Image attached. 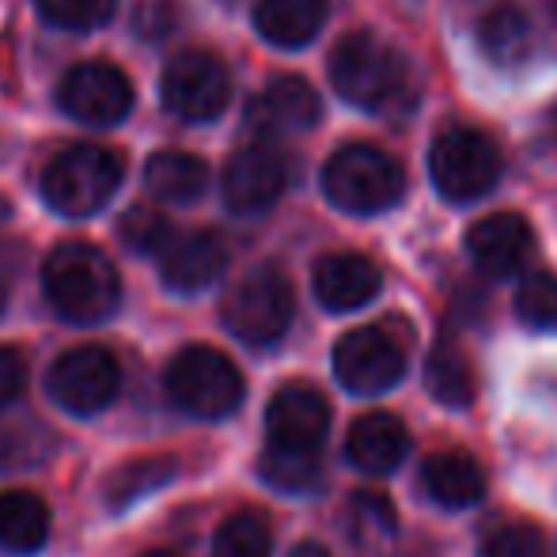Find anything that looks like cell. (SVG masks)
<instances>
[{
	"label": "cell",
	"mask_w": 557,
	"mask_h": 557,
	"mask_svg": "<svg viewBox=\"0 0 557 557\" xmlns=\"http://www.w3.org/2000/svg\"><path fill=\"white\" fill-rule=\"evenodd\" d=\"M531 250V224L520 213H490L467 232V255L490 277H508Z\"/></svg>",
	"instance_id": "16"
},
{
	"label": "cell",
	"mask_w": 557,
	"mask_h": 557,
	"mask_svg": "<svg viewBox=\"0 0 557 557\" xmlns=\"http://www.w3.org/2000/svg\"><path fill=\"white\" fill-rule=\"evenodd\" d=\"M288 557H331V550H326V546H319V543H300Z\"/></svg>",
	"instance_id": "35"
},
{
	"label": "cell",
	"mask_w": 557,
	"mask_h": 557,
	"mask_svg": "<svg viewBox=\"0 0 557 557\" xmlns=\"http://www.w3.org/2000/svg\"><path fill=\"white\" fill-rule=\"evenodd\" d=\"M4 300H8V281L0 277V308H4Z\"/></svg>",
	"instance_id": "36"
},
{
	"label": "cell",
	"mask_w": 557,
	"mask_h": 557,
	"mask_svg": "<svg viewBox=\"0 0 557 557\" xmlns=\"http://www.w3.org/2000/svg\"><path fill=\"white\" fill-rule=\"evenodd\" d=\"M255 23L273 46H304L326 23V0H258Z\"/></svg>",
	"instance_id": "21"
},
{
	"label": "cell",
	"mask_w": 557,
	"mask_h": 557,
	"mask_svg": "<svg viewBox=\"0 0 557 557\" xmlns=\"http://www.w3.org/2000/svg\"><path fill=\"white\" fill-rule=\"evenodd\" d=\"M323 190L342 213H383L406 194V171L375 145H345L326 160Z\"/></svg>",
	"instance_id": "2"
},
{
	"label": "cell",
	"mask_w": 557,
	"mask_h": 557,
	"mask_svg": "<svg viewBox=\"0 0 557 557\" xmlns=\"http://www.w3.org/2000/svg\"><path fill=\"white\" fill-rule=\"evenodd\" d=\"M227 265V247L216 232H186L171 235L160 250V273L163 285L175 293H198L213 285Z\"/></svg>",
	"instance_id": "15"
},
{
	"label": "cell",
	"mask_w": 557,
	"mask_h": 557,
	"mask_svg": "<svg viewBox=\"0 0 557 557\" xmlns=\"http://www.w3.org/2000/svg\"><path fill=\"white\" fill-rule=\"evenodd\" d=\"M148 190L160 201H175V206H186V201L201 198L209 186V168L190 152H156L148 160Z\"/></svg>",
	"instance_id": "23"
},
{
	"label": "cell",
	"mask_w": 557,
	"mask_h": 557,
	"mask_svg": "<svg viewBox=\"0 0 557 557\" xmlns=\"http://www.w3.org/2000/svg\"><path fill=\"white\" fill-rule=\"evenodd\" d=\"M35 4L58 27L88 30V27H103L111 20L117 0H35Z\"/></svg>",
	"instance_id": "30"
},
{
	"label": "cell",
	"mask_w": 557,
	"mask_h": 557,
	"mask_svg": "<svg viewBox=\"0 0 557 557\" xmlns=\"http://www.w3.org/2000/svg\"><path fill=\"white\" fill-rule=\"evenodd\" d=\"M50 535V508L30 490H4L0 493V546L12 554L42 550Z\"/></svg>",
	"instance_id": "20"
},
{
	"label": "cell",
	"mask_w": 557,
	"mask_h": 557,
	"mask_svg": "<svg viewBox=\"0 0 557 557\" xmlns=\"http://www.w3.org/2000/svg\"><path fill=\"white\" fill-rule=\"evenodd\" d=\"M429 497L444 508H470L485 497V470L470 451H436L421 467Z\"/></svg>",
	"instance_id": "19"
},
{
	"label": "cell",
	"mask_w": 557,
	"mask_h": 557,
	"mask_svg": "<svg viewBox=\"0 0 557 557\" xmlns=\"http://www.w3.org/2000/svg\"><path fill=\"white\" fill-rule=\"evenodd\" d=\"M331 81L345 103L383 111L406 91V65L387 42H380L368 30H357L334 46Z\"/></svg>",
	"instance_id": "3"
},
{
	"label": "cell",
	"mask_w": 557,
	"mask_h": 557,
	"mask_svg": "<svg viewBox=\"0 0 557 557\" xmlns=\"http://www.w3.org/2000/svg\"><path fill=\"white\" fill-rule=\"evenodd\" d=\"M288 160L277 145H247L224 168V201L235 213H262L285 194Z\"/></svg>",
	"instance_id": "12"
},
{
	"label": "cell",
	"mask_w": 557,
	"mask_h": 557,
	"mask_svg": "<svg viewBox=\"0 0 557 557\" xmlns=\"http://www.w3.org/2000/svg\"><path fill=\"white\" fill-rule=\"evenodd\" d=\"M410 451V436H406V425L395 418V413H364V418L352 421L349 441H345V455L357 470L364 474H391L398 462Z\"/></svg>",
	"instance_id": "18"
},
{
	"label": "cell",
	"mask_w": 557,
	"mask_h": 557,
	"mask_svg": "<svg viewBox=\"0 0 557 557\" xmlns=\"http://www.w3.org/2000/svg\"><path fill=\"white\" fill-rule=\"evenodd\" d=\"M273 531L262 512H235L213 539V557H270Z\"/></svg>",
	"instance_id": "25"
},
{
	"label": "cell",
	"mask_w": 557,
	"mask_h": 557,
	"mask_svg": "<svg viewBox=\"0 0 557 557\" xmlns=\"http://www.w3.org/2000/svg\"><path fill=\"white\" fill-rule=\"evenodd\" d=\"M262 478L281 493H304L319 482V455H296V451H277L265 447L262 462H258Z\"/></svg>",
	"instance_id": "28"
},
{
	"label": "cell",
	"mask_w": 557,
	"mask_h": 557,
	"mask_svg": "<svg viewBox=\"0 0 557 557\" xmlns=\"http://www.w3.org/2000/svg\"><path fill=\"white\" fill-rule=\"evenodd\" d=\"M46 300L73 323H99L122 300L114 262L91 243H61L42 265Z\"/></svg>",
	"instance_id": "1"
},
{
	"label": "cell",
	"mask_w": 557,
	"mask_h": 557,
	"mask_svg": "<svg viewBox=\"0 0 557 557\" xmlns=\"http://www.w3.org/2000/svg\"><path fill=\"white\" fill-rule=\"evenodd\" d=\"M133 23H137L140 38H163L175 27V8H171L168 0H145V4L133 12Z\"/></svg>",
	"instance_id": "32"
},
{
	"label": "cell",
	"mask_w": 557,
	"mask_h": 557,
	"mask_svg": "<svg viewBox=\"0 0 557 557\" xmlns=\"http://www.w3.org/2000/svg\"><path fill=\"white\" fill-rule=\"evenodd\" d=\"M429 171H433L436 190L447 201H474L490 194L500 178V152L482 129L470 125H451L433 140L429 152Z\"/></svg>",
	"instance_id": "7"
},
{
	"label": "cell",
	"mask_w": 557,
	"mask_h": 557,
	"mask_svg": "<svg viewBox=\"0 0 557 557\" xmlns=\"http://www.w3.org/2000/svg\"><path fill=\"white\" fill-rule=\"evenodd\" d=\"M380 285H383L380 265L364 255H352V250L326 255V258H319V265H315V296L326 311L364 308V304L375 300Z\"/></svg>",
	"instance_id": "17"
},
{
	"label": "cell",
	"mask_w": 557,
	"mask_h": 557,
	"mask_svg": "<svg viewBox=\"0 0 557 557\" xmlns=\"http://www.w3.org/2000/svg\"><path fill=\"white\" fill-rule=\"evenodd\" d=\"M425 387L436 403L444 406H467L474 398V372H470V360L462 357V349L451 337H441L429 352L425 364Z\"/></svg>",
	"instance_id": "24"
},
{
	"label": "cell",
	"mask_w": 557,
	"mask_h": 557,
	"mask_svg": "<svg viewBox=\"0 0 557 557\" xmlns=\"http://www.w3.org/2000/svg\"><path fill=\"white\" fill-rule=\"evenodd\" d=\"M145 557H175V554H171V550H148Z\"/></svg>",
	"instance_id": "37"
},
{
	"label": "cell",
	"mask_w": 557,
	"mask_h": 557,
	"mask_svg": "<svg viewBox=\"0 0 557 557\" xmlns=\"http://www.w3.org/2000/svg\"><path fill=\"white\" fill-rule=\"evenodd\" d=\"M122 160L103 145H73L42 171V198L65 216H91L114 198Z\"/></svg>",
	"instance_id": "4"
},
{
	"label": "cell",
	"mask_w": 557,
	"mask_h": 557,
	"mask_svg": "<svg viewBox=\"0 0 557 557\" xmlns=\"http://www.w3.org/2000/svg\"><path fill=\"white\" fill-rule=\"evenodd\" d=\"M117 387H122V372L117 360L99 345H81V349L65 352L50 372V395L58 406L73 413H99L114 403Z\"/></svg>",
	"instance_id": "10"
},
{
	"label": "cell",
	"mask_w": 557,
	"mask_h": 557,
	"mask_svg": "<svg viewBox=\"0 0 557 557\" xmlns=\"http://www.w3.org/2000/svg\"><path fill=\"white\" fill-rule=\"evenodd\" d=\"M227 103V69L216 53L186 50L163 69V107L183 122H209Z\"/></svg>",
	"instance_id": "9"
},
{
	"label": "cell",
	"mask_w": 557,
	"mask_h": 557,
	"mask_svg": "<svg viewBox=\"0 0 557 557\" xmlns=\"http://www.w3.org/2000/svg\"><path fill=\"white\" fill-rule=\"evenodd\" d=\"M315 122H319V96L300 76H277L247 107V125L255 133H265V137L304 133Z\"/></svg>",
	"instance_id": "14"
},
{
	"label": "cell",
	"mask_w": 557,
	"mask_h": 557,
	"mask_svg": "<svg viewBox=\"0 0 557 557\" xmlns=\"http://www.w3.org/2000/svg\"><path fill=\"white\" fill-rule=\"evenodd\" d=\"M122 243L137 255H160L163 243L171 239L168 216L160 213L156 206H133L129 213L122 216Z\"/></svg>",
	"instance_id": "29"
},
{
	"label": "cell",
	"mask_w": 557,
	"mask_h": 557,
	"mask_svg": "<svg viewBox=\"0 0 557 557\" xmlns=\"http://www.w3.org/2000/svg\"><path fill=\"white\" fill-rule=\"evenodd\" d=\"M478 42L497 65H516L531 53V20L512 0H500L478 20Z\"/></svg>",
	"instance_id": "22"
},
{
	"label": "cell",
	"mask_w": 557,
	"mask_h": 557,
	"mask_svg": "<svg viewBox=\"0 0 557 557\" xmlns=\"http://www.w3.org/2000/svg\"><path fill=\"white\" fill-rule=\"evenodd\" d=\"M554 15H557V0H554Z\"/></svg>",
	"instance_id": "38"
},
{
	"label": "cell",
	"mask_w": 557,
	"mask_h": 557,
	"mask_svg": "<svg viewBox=\"0 0 557 557\" xmlns=\"http://www.w3.org/2000/svg\"><path fill=\"white\" fill-rule=\"evenodd\" d=\"M334 375L352 395H383L406 375V349L383 326H357L334 345Z\"/></svg>",
	"instance_id": "8"
},
{
	"label": "cell",
	"mask_w": 557,
	"mask_h": 557,
	"mask_svg": "<svg viewBox=\"0 0 557 557\" xmlns=\"http://www.w3.org/2000/svg\"><path fill=\"white\" fill-rule=\"evenodd\" d=\"M543 145L550 148V152L557 156V107L550 114H546V125H543Z\"/></svg>",
	"instance_id": "34"
},
{
	"label": "cell",
	"mask_w": 557,
	"mask_h": 557,
	"mask_svg": "<svg viewBox=\"0 0 557 557\" xmlns=\"http://www.w3.org/2000/svg\"><path fill=\"white\" fill-rule=\"evenodd\" d=\"M61 107L81 122L114 125L129 114L133 84L122 69L107 65V61H88L61 81Z\"/></svg>",
	"instance_id": "13"
},
{
	"label": "cell",
	"mask_w": 557,
	"mask_h": 557,
	"mask_svg": "<svg viewBox=\"0 0 557 557\" xmlns=\"http://www.w3.org/2000/svg\"><path fill=\"white\" fill-rule=\"evenodd\" d=\"M331 429V406L308 383H288L270 398L265 410V433H270V447L296 455H319Z\"/></svg>",
	"instance_id": "11"
},
{
	"label": "cell",
	"mask_w": 557,
	"mask_h": 557,
	"mask_svg": "<svg viewBox=\"0 0 557 557\" xmlns=\"http://www.w3.org/2000/svg\"><path fill=\"white\" fill-rule=\"evenodd\" d=\"M175 478V462L171 459H137V462H125L117 467L111 478H107V500L111 508H122V505H133L137 497L145 493L160 490L163 482Z\"/></svg>",
	"instance_id": "26"
},
{
	"label": "cell",
	"mask_w": 557,
	"mask_h": 557,
	"mask_svg": "<svg viewBox=\"0 0 557 557\" xmlns=\"http://www.w3.org/2000/svg\"><path fill=\"white\" fill-rule=\"evenodd\" d=\"M482 557H546V543L531 523H505L485 535Z\"/></svg>",
	"instance_id": "31"
},
{
	"label": "cell",
	"mask_w": 557,
	"mask_h": 557,
	"mask_svg": "<svg viewBox=\"0 0 557 557\" xmlns=\"http://www.w3.org/2000/svg\"><path fill=\"white\" fill-rule=\"evenodd\" d=\"M168 395L194 418H227L243 403V375L213 345H186L168 364Z\"/></svg>",
	"instance_id": "6"
},
{
	"label": "cell",
	"mask_w": 557,
	"mask_h": 557,
	"mask_svg": "<svg viewBox=\"0 0 557 557\" xmlns=\"http://www.w3.org/2000/svg\"><path fill=\"white\" fill-rule=\"evenodd\" d=\"M516 315L523 326L557 334V277L546 270L528 273L516 288Z\"/></svg>",
	"instance_id": "27"
},
{
	"label": "cell",
	"mask_w": 557,
	"mask_h": 557,
	"mask_svg": "<svg viewBox=\"0 0 557 557\" xmlns=\"http://www.w3.org/2000/svg\"><path fill=\"white\" fill-rule=\"evenodd\" d=\"M27 383V360L20 349H0V406L12 403Z\"/></svg>",
	"instance_id": "33"
},
{
	"label": "cell",
	"mask_w": 557,
	"mask_h": 557,
	"mask_svg": "<svg viewBox=\"0 0 557 557\" xmlns=\"http://www.w3.org/2000/svg\"><path fill=\"white\" fill-rule=\"evenodd\" d=\"M296 315L293 285L273 265H258L224 296V326L247 345H273L285 337Z\"/></svg>",
	"instance_id": "5"
}]
</instances>
